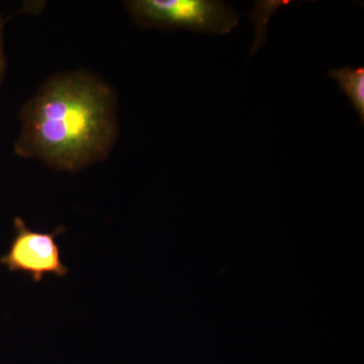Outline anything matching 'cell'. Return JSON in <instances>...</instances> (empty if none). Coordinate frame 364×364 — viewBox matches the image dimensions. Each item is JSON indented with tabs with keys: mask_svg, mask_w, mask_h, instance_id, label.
<instances>
[{
	"mask_svg": "<svg viewBox=\"0 0 364 364\" xmlns=\"http://www.w3.org/2000/svg\"><path fill=\"white\" fill-rule=\"evenodd\" d=\"M20 117L16 154L65 171L104 159L117 138L114 95L100 79L83 73L50 79Z\"/></svg>",
	"mask_w": 364,
	"mask_h": 364,
	"instance_id": "1",
	"label": "cell"
},
{
	"mask_svg": "<svg viewBox=\"0 0 364 364\" xmlns=\"http://www.w3.org/2000/svg\"><path fill=\"white\" fill-rule=\"evenodd\" d=\"M134 20L143 26L227 35L239 16L218 0H133L126 2Z\"/></svg>",
	"mask_w": 364,
	"mask_h": 364,
	"instance_id": "2",
	"label": "cell"
},
{
	"mask_svg": "<svg viewBox=\"0 0 364 364\" xmlns=\"http://www.w3.org/2000/svg\"><path fill=\"white\" fill-rule=\"evenodd\" d=\"M14 226L16 236L9 252L0 257L4 267L11 272L28 274L35 282H40L47 274L58 277L68 274V268L62 262L61 252L55 240L65 231L63 227L42 233L31 230L21 218L14 219Z\"/></svg>",
	"mask_w": 364,
	"mask_h": 364,
	"instance_id": "3",
	"label": "cell"
},
{
	"mask_svg": "<svg viewBox=\"0 0 364 364\" xmlns=\"http://www.w3.org/2000/svg\"><path fill=\"white\" fill-rule=\"evenodd\" d=\"M330 77L338 82L340 90L350 100L351 105L358 112L361 124H364V67L334 69L330 71Z\"/></svg>",
	"mask_w": 364,
	"mask_h": 364,
	"instance_id": "4",
	"label": "cell"
},
{
	"mask_svg": "<svg viewBox=\"0 0 364 364\" xmlns=\"http://www.w3.org/2000/svg\"><path fill=\"white\" fill-rule=\"evenodd\" d=\"M2 28H4V21L0 16V82L4 77V69H6V61H4V51H2Z\"/></svg>",
	"mask_w": 364,
	"mask_h": 364,
	"instance_id": "5",
	"label": "cell"
}]
</instances>
